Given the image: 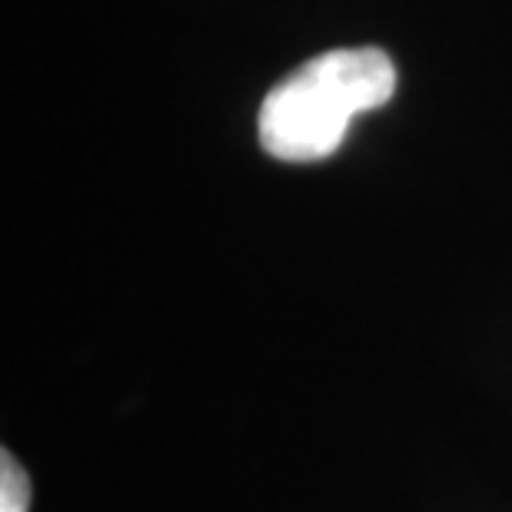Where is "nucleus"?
I'll list each match as a JSON object with an SVG mask.
<instances>
[{"label":"nucleus","instance_id":"f257e3e1","mask_svg":"<svg viewBox=\"0 0 512 512\" xmlns=\"http://www.w3.org/2000/svg\"><path fill=\"white\" fill-rule=\"evenodd\" d=\"M396 67L380 47H343L306 60L263 97L260 147L283 163H316L343 147L353 117L389 104Z\"/></svg>","mask_w":512,"mask_h":512},{"label":"nucleus","instance_id":"f03ea898","mask_svg":"<svg viewBox=\"0 0 512 512\" xmlns=\"http://www.w3.org/2000/svg\"><path fill=\"white\" fill-rule=\"evenodd\" d=\"M30 509V476L14 456L0 453V512H27Z\"/></svg>","mask_w":512,"mask_h":512}]
</instances>
